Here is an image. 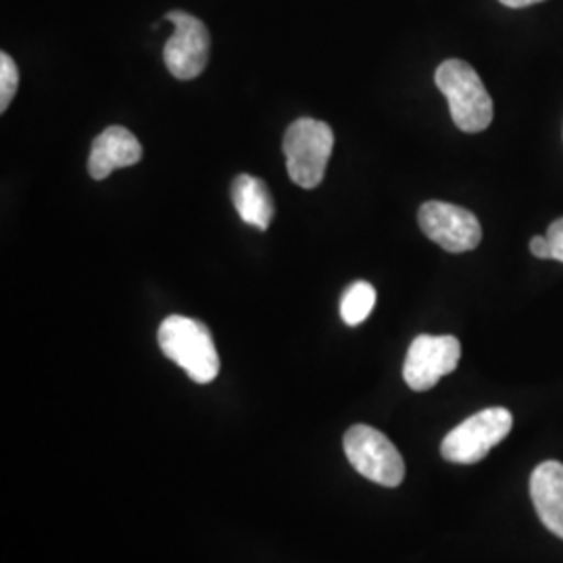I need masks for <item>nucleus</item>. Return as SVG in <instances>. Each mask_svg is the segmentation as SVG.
Masks as SVG:
<instances>
[{
	"label": "nucleus",
	"mask_w": 563,
	"mask_h": 563,
	"mask_svg": "<svg viewBox=\"0 0 563 563\" xmlns=\"http://www.w3.org/2000/svg\"><path fill=\"white\" fill-rule=\"evenodd\" d=\"M499 2L509 9H523V7H532V4L544 2V0H499Z\"/></svg>",
	"instance_id": "dca6fc26"
},
{
	"label": "nucleus",
	"mask_w": 563,
	"mask_h": 563,
	"mask_svg": "<svg viewBox=\"0 0 563 563\" xmlns=\"http://www.w3.org/2000/svg\"><path fill=\"white\" fill-rule=\"evenodd\" d=\"M418 222L423 234L449 253L474 251L483 241V225L478 218L451 202H423Z\"/></svg>",
	"instance_id": "6e6552de"
},
{
	"label": "nucleus",
	"mask_w": 563,
	"mask_h": 563,
	"mask_svg": "<svg viewBox=\"0 0 563 563\" xmlns=\"http://www.w3.org/2000/svg\"><path fill=\"white\" fill-rule=\"evenodd\" d=\"M462 360V342L455 336H430L422 334L411 342L405 365L402 378L407 386L416 393L434 388L439 380L455 372Z\"/></svg>",
	"instance_id": "0eeeda50"
},
{
	"label": "nucleus",
	"mask_w": 563,
	"mask_h": 563,
	"mask_svg": "<svg viewBox=\"0 0 563 563\" xmlns=\"http://www.w3.org/2000/svg\"><path fill=\"white\" fill-rule=\"evenodd\" d=\"M376 305V288L369 282H353L341 299V316L346 325L365 322Z\"/></svg>",
	"instance_id": "f8f14e48"
},
{
	"label": "nucleus",
	"mask_w": 563,
	"mask_h": 563,
	"mask_svg": "<svg viewBox=\"0 0 563 563\" xmlns=\"http://www.w3.org/2000/svg\"><path fill=\"white\" fill-rule=\"evenodd\" d=\"M547 241L551 244V260L563 263V218L549 225Z\"/></svg>",
	"instance_id": "4468645a"
},
{
	"label": "nucleus",
	"mask_w": 563,
	"mask_h": 563,
	"mask_svg": "<svg viewBox=\"0 0 563 563\" xmlns=\"http://www.w3.org/2000/svg\"><path fill=\"white\" fill-rule=\"evenodd\" d=\"M344 453L351 465L372 483L395 488L405 478V462L399 449L372 426H351L344 434Z\"/></svg>",
	"instance_id": "39448f33"
},
{
	"label": "nucleus",
	"mask_w": 563,
	"mask_h": 563,
	"mask_svg": "<svg viewBox=\"0 0 563 563\" xmlns=\"http://www.w3.org/2000/svg\"><path fill=\"white\" fill-rule=\"evenodd\" d=\"M284 155L290 180L301 188H318L325 176V167L334 148V132L323 121L302 118L284 136Z\"/></svg>",
	"instance_id": "7ed1b4c3"
},
{
	"label": "nucleus",
	"mask_w": 563,
	"mask_h": 563,
	"mask_svg": "<svg viewBox=\"0 0 563 563\" xmlns=\"http://www.w3.org/2000/svg\"><path fill=\"white\" fill-rule=\"evenodd\" d=\"M514 428V416L505 407H488L474 416H470L465 422L453 428L441 444V453L444 460L451 463L483 462L484 457L493 451V446L507 439V434Z\"/></svg>",
	"instance_id": "20e7f679"
},
{
	"label": "nucleus",
	"mask_w": 563,
	"mask_h": 563,
	"mask_svg": "<svg viewBox=\"0 0 563 563\" xmlns=\"http://www.w3.org/2000/svg\"><path fill=\"white\" fill-rule=\"evenodd\" d=\"M165 20L174 25V36L163 48V59L169 74L178 80L199 78L209 63L211 51V38L205 23L184 11H169Z\"/></svg>",
	"instance_id": "423d86ee"
},
{
	"label": "nucleus",
	"mask_w": 563,
	"mask_h": 563,
	"mask_svg": "<svg viewBox=\"0 0 563 563\" xmlns=\"http://www.w3.org/2000/svg\"><path fill=\"white\" fill-rule=\"evenodd\" d=\"M232 202L242 222L262 232H265L274 220L276 207L269 195V188L265 186V181L255 176L241 174L236 180L232 181Z\"/></svg>",
	"instance_id": "9b49d317"
},
{
	"label": "nucleus",
	"mask_w": 563,
	"mask_h": 563,
	"mask_svg": "<svg viewBox=\"0 0 563 563\" xmlns=\"http://www.w3.org/2000/svg\"><path fill=\"white\" fill-rule=\"evenodd\" d=\"M437 86L449 101L453 123L467 134L484 132L493 115V99L476 69L462 59H449L437 69Z\"/></svg>",
	"instance_id": "f03ea898"
},
{
	"label": "nucleus",
	"mask_w": 563,
	"mask_h": 563,
	"mask_svg": "<svg viewBox=\"0 0 563 563\" xmlns=\"http://www.w3.org/2000/svg\"><path fill=\"white\" fill-rule=\"evenodd\" d=\"M157 341L167 360L178 363L197 384L213 383L220 374V355L205 323L184 316L163 320Z\"/></svg>",
	"instance_id": "f257e3e1"
},
{
	"label": "nucleus",
	"mask_w": 563,
	"mask_h": 563,
	"mask_svg": "<svg viewBox=\"0 0 563 563\" xmlns=\"http://www.w3.org/2000/svg\"><path fill=\"white\" fill-rule=\"evenodd\" d=\"M530 495L544 528L563 539V463H539L530 476Z\"/></svg>",
	"instance_id": "9d476101"
},
{
	"label": "nucleus",
	"mask_w": 563,
	"mask_h": 563,
	"mask_svg": "<svg viewBox=\"0 0 563 563\" xmlns=\"http://www.w3.org/2000/svg\"><path fill=\"white\" fill-rule=\"evenodd\" d=\"M20 86V69L7 53L0 55V113L9 109Z\"/></svg>",
	"instance_id": "ddd939ff"
},
{
	"label": "nucleus",
	"mask_w": 563,
	"mask_h": 563,
	"mask_svg": "<svg viewBox=\"0 0 563 563\" xmlns=\"http://www.w3.org/2000/svg\"><path fill=\"white\" fill-rule=\"evenodd\" d=\"M530 253L539 260H551V244L547 241V236H534L530 241Z\"/></svg>",
	"instance_id": "2eb2a0df"
},
{
	"label": "nucleus",
	"mask_w": 563,
	"mask_h": 563,
	"mask_svg": "<svg viewBox=\"0 0 563 563\" xmlns=\"http://www.w3.org/2000/svg\"><path fill=\"white\" fill-rule=\"evenodd\" d=\"M141 159L142 144L139 139L121 125H109L92 142L88 172L95 180H104L115 169L136 165Z\"/></svg>",
	"instance_id": "1a4fd4ad"
}]
</instances>
